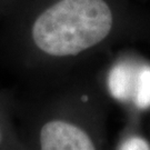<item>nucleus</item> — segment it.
<instances>
[{"mask_svg": "<svg viewBox=\"0 0 150 150\" xmlns=\"http://www.w3.org/2000/svg\"><path fill=\"white\" fill-rule=\"evenodd\" d=\"M122 27L138 28V21L107 0H58L35 19L31 40L48 57L70 58L103 42Z\"/></svg>", "mask_w": 150, "mask_h": 150, "instance_id": "obj_1", "label": "nucleus"}, {"mask_svg": "<svg viewBox=\"0 0 150 150\" xmlns=\"http://www.w3.org/2000/svg\"><path fill=\"white\" fill-rule=\"evenodd\" d=\"M2 141H4V137H2V132H1V130H0V147H1Z\"/></svg>", "mask_w": 150, "mask_h": 150, "instance_id": "obj_5", "label": "nucleus"}, {"mask_svg": "<svg viewBox=\"0 0 150 150\" xmlns=\"http://www.w3.org/2000/svg\"><path fill=\"white\" fill-rule=\"evenodd\" d=\"M118 150H150V144L140 136H131L123 140Z\"/></svg>", "mask_w": 150, "mask_h": 150, "instance_id": "obj_4", "label": "nucleus"}, {"mask_svg": "<svg viewBox=\"0 0 150 150\" xmlns=\"http://www.w3.org/2000/svg\"><path fill=\"white\" fill-rule=\"evenodd\" d=\"M39 150H98L90 134L68 119H50L39 130Z\"/></svg>", "mask_w": 150, "mask_h": 150, "instance_id": "obj_2", "label": "nucleus"}, {"mask_svg": "<svg viewBox=\"0 0 150 150\" xmlns=\"http://www.w3.org/2000/svg\"><path fill=\"white\" fill-rule=\"evenodd\" d=\"M136 102L139 108L150 107V69L142 70L138 77Z\"/></svg>", "mask_w": 150, "mask_h": 150, "instance_id": "obj_3", "label": "nucleus"}]
</instances>
